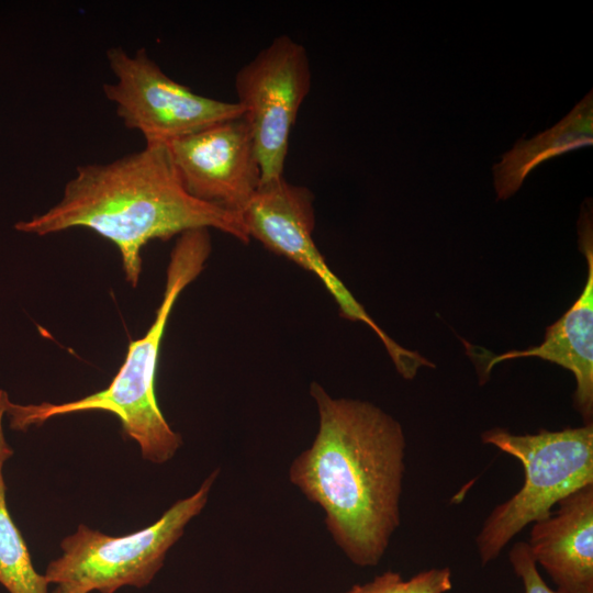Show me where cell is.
<instances>
[{
	"instance_id": "5",
	"label": "cell",
	"mask_w": 593,
	"mask_h": 593,
	"mask_svg": "<svg viewBox=\"0 0 593 593\" xmlns=\"http://www.w3.org/2000/svg\"><path fill=\"white\" fill-rule=\"evenodd\" d=\"M217 475L219 469L192 495L177 501L158 521L138 532L113 537L80 525L63 539V555L48 563L44 573L47 582L68 593H114L125 585L146 586L188 523L205 506Z\"/></svg>"
},
{
	"instance_id": "14",
	"label": "cell",
	"mask_w": 593,
	"mask_h": 593,
	"mask_svg": "<svg viewBox=\"0 0 593 593\" xmlns=\"http://www.w3.org/2000/svg\"><path fill=\"white\" fill-rule=\"evenodd\" d=\"M508 560L513 571L522 581L524 593H566L548 586L538 571L527 542H515L508 552Z\"/></svg>"
},
{
	"instance_id": "12",
	"label": "cell",
	"mask_w": 593,
	"mask_h": 593,
	"mask_svg": "<svg viewBox=\"0 0 593 593\" xmlns=\"http://www.w3.org/2000/svg\"><path fill=\"white\" fill-rule=\"evenodd\" d=\"M593 143V93L590 91L555 126L530 139L521 138L493 165L497 200H506L541 163Z\"/></svg>"
},
{
	"instance_id": "9",
	"label": "cell",
	"mask_w": 593,
	"mask_h": 593,
	"mask_svg": "<svg viewBox=\"0 0 593 593\" xmlns=\"http://www.w3.org/2000/svg\"><path fill=\"white\" fill-rule=\"evenodd\" d=\"M193 198L242 214L261 184V168L244 116L216 123L165 144Z\"/></svg>"
},
{
	"instance_id": "4",
	"label": "cell",
	"mask_w": 593,
	"mask_h": 593,
	"mask_svg": "<svg viewBox=\"0 0 593 593\" xmlns=\"http://www.w3.org/2000/svg\"><path fill=\"white\" fill-rule=\"evenodd\" d=\"M481 441L516 458L524 469L522 488L491 511L475 537L484 567L526 526L548 517L559 501L593 484V423L525 435L494 427L481 434Z\"/></svg>"
},
{
	"instance_id": "2",
	"label": "cell",
	"mask_w": 593,
	"mask_h": 593,
	"mask_svg": "<svg viewBox=\"0 0 593 593\" xmlns=\"http://www.w3.org/2000/svg\"><path fill=\"white\" fill-rule=\"evenodd\" d=\"M86 227L113 243L125 279L137 287L142 249L198 228H214L247 244L242 214L193 198L181 183L165 144H146L110 163L79 166L60 200L14 228L38 236Z\"/></svg>"
},
{
	"instance_id": "10",
	"label": "cell",
	"mask_w": 593,
	"mask_h": 593,
	"mask_svg": "<svg viewBox=\"0 0 593 593\" xmlns=\"http://www.w3.org/2000/svg\"><path fill=\"white\" fill-rule=\"evenodd\" d=\"M591 208L584 206L579 220V247L588 262V277L582 293L573 305L547 327L544 342L523 350L493 355L479 371L480 383L492 368L504 360L538 357L568 369L575 378L573 405L584 424L593 416V238Z\"/></svg>"
},
{
	"instance_id": "11",
	"label": "cell",
	"mask_w": 593,
	"mask_h": 593,
	"mask_svg": "<svg viewBox=\"0 0 593 593\" xmlns=\"http://www.w3.org/2000/svg\"><path fill=\"white\" fill-rule=\"evenodd\" d=\"M557 506L532 524L530 553L558 590L593 593V484L569 494Z\"/></svg>"
},
{
	"instance_id": "7",
	"label": "cell",
	"mask_w": 593,
	"mask_h": 593,
	"mask_svg": "<svg viewBox=\"0 0 593 593\" xmlns=\"http://www.w3.org/2000/svg\"><path fill=\"white\" fill-rule=\"evenodd\" d=\"M107 60L114 81L103 85L104 96L123 124L138 131L146 144H166L244 114L236 101L201 96L171 79L145 48L130 54L111 47Z\"/></svg>"
},
{
	"instance_id": "1",
	"label": "cell",
	"mask_w": 593,
	"mask_h": 593,
	"mask_svg": "<svg viewBox=\"0 0 593 593\" xmlns=\"http://www.w3.org/2000/svg\"><path fill=\"white\" fill-rule=\"evenodd\" d=\"M310 394L318 428L292 460L289 481L322 510L331 538L351 563L376 567L401 523L403 427L376 404L334 398L316 382Z\"/></svg>"
},
{
	"instance_id": "13",
	"label": "cell",
	"mask_w": 593,
	"mask_h": 593,
	"mask_svg": "<svg viewBox=\"0 0 593 593\" xmlns=\"http://www.w3.org/2000/svg\"><path fill=\"white\" fill-rule=\"evenodd\" d=\"M0 463V584L9 593H48V582L33 567L22 534L9 514Z\"/></svg>"
},
{
	"instance_id": "18",
	"label": "cell",
	"mask_w": 593,
	"mask_h": 593,
	"mask_svg": "<svg viewBox=\"0 0 593 593\" xmlns=\"http://www.w3.org/2000/svg\"><path fill=\"white\" fill-rule=\"evenodd\" d=\"M53 593H68L66 589H64L60 585H57V588L53 591Z\"/></svg>"
},
{
	"instance_id": "17",
	"label": "cell",
	"mask_w": 593,
	"mask_h": 593,
	"mask_svg": "<svg viewBox=\"0 0 593 593\" xmlns=\"http://www.w3.org/2000/svg\"><path fill=\"white\" fill-rule=\"evenodd\" d=\"M10 402L8 393L0 389V463H4L13 455L12 448L5 440L2 427L3 416L7 414Z\"/></svg>"
},
{
	"instance_id": "6",
	"label": "cell",
	"mask_w": 593,
	"mask_h": 593,
	"mask_svg": "<svg viewBox=\"0 0 593 593\" xmlns=\"http://www.w3.org/2000/svg\"><path fill=\"white\" fill-rule=\"evenodd\" d=\"M242 217L249 238L315 275L336 301L343 317L368 325L404 379H413L422 367H433L428 359L388 336L328 267L313 239L314 195L309 188L290 183L283 177L264 182Z\"/></svg>"
},
{
	"instance_id": "15",
	"label": "cell",
	"mask_w": 593,
	"mask_h": 593,
	"mask_svg": "<svg viewBox=\"0 0 593 593\" xmlns=\"http://www.w3.org/2000/svg\"><path fill=\"white\" fill-rule=\"evenodd\" d=\"M409 593H446L451 590L449 568H432L419 571L407 580Z\"/></svg>"
},
{
	"instance_id": "16",
	"label": "cell",
	"mask_w": 593,
	"mask_h": 593,
	"mask_svg": "<svg viewBox=\"0 0 593 593\" xmlns=\"http://www.w3.org/2000/svg\"><path fill=\"white\" fill-rule=\"evenodd\" d=\"M343 593H409L407 580L399 572L388 570L372 580L355 584Z\"/></svg>"
},
{
	"instance_id": "3",
	"label": "cell",
	"mask_w": 593,
	"mask_h": 593,
	"mask_svg": "<svg viewBox=\"0 0 593 593\" xmlns=\"http://www.w3.org/2000/svg\"><path fill=\"white\" fill-rule=\"evenodd\" d=\"M211 250L208 228L179 235L170 253L165 291L155 318L143 337L130 342L124 362L108 388L59 404L10 402L7 410L10 427L26 430L54 416L108 412L119 418L125 435L137 441L143 458L157 465L170 460L181 447L182 438L167 423L157 402L155 379L159 349L178 296L201 273Z\"/></svg>"
},
{
	"instance_id": "8",
	"label": "cell",
	"mask_w": 593,
	"mask_h": 593,
	"mask_svg": "<svg viewBox=\"0 0 593 593\" xmlns=\"http://www.w3.org/2000/svg\"><path fill=\"white\" fill-rule=\"evenodd\" d=\"M306 48L288 35L275 37L235 75L261 168V183L283 177L291 131L310 92Z\"/></svg>"
}]
</instances>
